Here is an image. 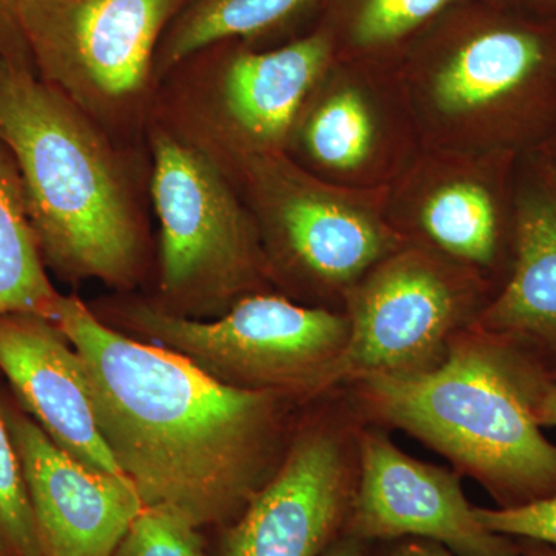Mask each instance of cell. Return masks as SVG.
Returning a JSON list of instances; mask_svg holds the SVG:
<instances>
[{
	"label": "cell",
	"mask_w": 556,
	"mask_h": 556,
	"mask_svg": "<svg viewBox=\"0 0 556 556\" xmlns=\"http://www.w3.org/2000/svg\"><path fill=\"white\" fill-rule=\"evenodd\" d=\"M54 325L78 351L102 438L144 507L199 529L230 525L277 470L287 396L225 386L61 295Z\"/></svg>",
	"instance_id": "6da1fadb"
},
{
	"label": "cell",
	"mask_w": 556,
	"mask_h": 556,
	"mask_svg": "<svg viewBox=\"0 0 556 556\" xmlns=\"http://www.w3.org/2000/svg\"><path fill=\"white\" fill-rule=\"evenodd\" d=\"M532 358L503 340L452 342L437 365L354 380L365 407L448 457L501 508L556 493V445L533 409Z\"/></svg>",
	"instance_id": "7a4b0ae2"
},
{
	"label": "cell",
	"mask_w": 556,
	"mask_h": 556,
	"mask_svg": "<svg viewBox=\"0 0 556 556\" xmlns=\"http://www.w3.org/2000/svg\"><path fill=\"white\" fill-rule=\"evenodd\" d=\"M0 141L20 174L42 258L68 280L127 288L139 230L109 149L78 105L27 65L0 58Z\"/></svg>",
	"instance_id": "3957f363"
},
{
	"label": "cell",
	"mask_w": 556,
	"mask_h": 556,
	"mask_svg": "<svg viewBox=\"0 0 556 556\" xmlns=\"http://www.w3.org/2000/svg\"><path fill=\"white\" fill-rule=\"evenodd\" d=\"M124 324L225 386L287 397L327 390L350 338V318L274 295H244L215 320L135 303Z\"/></svg>",
	"instance_id": "277c9868"
},
{
	"label": "cell",
	"mask_w": 556,
	"mask_h": 556,
	"mask_svg": "<svg viewBox=\"0 0 556 556\" xmlns=\"http://www.w3.org/2000/svg\"><path fill=\"white\" fill-rule=\"evenodd\" d=\"M152 152V199L161 226V306L192 318L226 313L260 269L247 217L228 182L200 150L159 130Z\"/></svg>",
	"instance_id": "5b68a950"
},
{
	"label": "cell",
	"mask_w": 556,
	"mask_h": 556,
	"mask_svg": "<svg viewBox=\"0 0 556 556\" xmlns=\"http://www.w3.org/2000/svg\"><path fill=\"white\" fill-rule=\"evenodd\" d=\"M186 0H22L17 22L42 80L79 109H109L148 83L156 40Z\"/></svg>",
	"instance_id": "8992f818"
},
{
	"label": "cell",
	"mask_w": 556,
	"mask_h": 556,
	"mask_svg": "<svg viewBox=\"0 0 556 556\" xmlns=\"http://www.w3.org/2000/svg\"><path fill=\"white\" fill-rule=\"evenodd\" d=\"M353 470L346 433L305 428L243 514L218 529L217 556H321L345 532Z\"/></svg>",
	"instance_id": "52a82bcc"
},
{
	"label": "cell",
	"mask_w": 556,
	"mask_h": 556,
	"mask_svg": "<svg viewBox=\"0 0 556 556\" xmlns=\"http://www.w3.org/2000/svg\"><path fill=\"white\" fill-rule=\"evenodd\" d=\"M357 457L356 493L343 535L371 544L426 538L457 556H521L518 540L479 521L456 473L420 463L375 431L358 439Z\"/></svg>",
	"instance_id": "ba28073f"
},
{
	"label": "cell",
	"mask_w": 556,
	"mask_h": 556,
	"mask_svg": "<svg viewBox=\"0 0 556 556\" xmlns=\"http://www.w3.org/2000/svg\"><path fill=\"white\" fill-rule=\"evenodd\" d=\"M457 318L455 291L431 263L408 254L383 263L357 291L350 338L328 388L433 367L447 353Z\"/></svg>",
	"instance_id": "9c48e42d"
},
{
	"label": "cell",
	"mask_w": 556,
	"mask_h": 556,
	"mask_svg": "<svg viewBox=\"0 0 556 556\" xmlns=\"http://www.w3.org/2000/svg\"><path fill=\"white\" fill-rule=\"evenodd\" d=\"M42 556H113L144 508L124 477L100 473L62 452L27 413L3 408Z\"/></svg>",
	"instance_id": "30bf717a"
},
{
	"label": "cell",
	"mask_w": 556,
	"mask_h": 556,
	"mask_svg": "<svg viewBox=\"0 0 556 556\" xmlns=\"http://www.w3.org/2000/svg\"><path fill=\"white\" fill-rule=\"evenodd\" d=\"M0 371L62 452L91 470L126 478L102 438L83 358L53 321L36 314L0 317Z\"/></svg>",
	"instance_id": "8fae6325"
},
{
	"label": "cell",
	"mask_w": 556,
	"mask_h": 556,
	"mask_svg": "<svg viewBox=\"0 0 556 556\" xmlns=\"http://www.w3.org/2000/svg\"><path fill=\"white\" fill-rule=\"evenodd\" d=\"M515 204L511 276L481 318L486 336L556 368V166L538 159Z\"/></svg>",
	"instance_id": "7c38bea8"
},
{
	"label": "cell",
	"mask_w": 556,
	"mask_h": 556,
	"mask_svg": "<svg viewBox=\"0 0 556 556\" xmlns=\"http://www.w3.org/2000/svg\"><path fill=\"white\" fill-rule=\"evenodd\" d=\"M328 53L327 39L313 36L230 61L219 87V108L229 129L258 148L278 144L327 64Z\"/></svg>",
	"instance_id": "4fadbf2b"
},
{
	"label": "cell",
	"mask_w": 556,
	"mask_h": 556,
	"mask_svg": "<svg viewBox=\"0 0 556 556\" xmlns=\"http://www.w3.org/2000/svg\"><path fill=\"white\" fill-rule=\"evenodd\" d=\"M287 182L278 192L277 229L305 273L325 283H348L386 254L387 236L361 212L320 190Z\"/></svg>",
	"instance_id": "5bb4252c"
},
{
	"label": "cell",
	"mask_w": 556,
	"mask_h": 556,
	"mask_svg": "<svg viewBox=\"0 0 556 556\" xmlns=\"http://www.w3.org/2000/svg\"><path fill=\"white\" fill-rule=\"evenodd\" d=\"M33 233L20 174L0 150V317L53 318L58 299Z\"/></svg>",
	"instance_id": "9a60e30c"
},
{
	"label": "cell",
	"mask_w": 556,
	"mask_h": 556,
	"mask_svg": "<svg viewBox=\"0 0 556 556\" xmlns=\"http://www.w3.org/2000/svg\"><path fill=\"white\" fill-rule=\"evenodd\" d=\"M309 0H195L164 46V67L188 60L218 40L248 38L294 16Z\"/></svg>",
	"instance_id": "2e32d148"
},
{
	"label": "cell",
	"mask_w": 556,
	"mask_h": 556,
	"mask_svg": "<svg viewBox=\"0 0 556 556\" xmlns=\"http://www.w3.org/2000/svg\"><path fill=\"white\" fill-rule=\"evenodd\" d=\"M422 225L448 254L490 265L500 241V215L489 190L477 182H452L427 200Z\"/></svg>",
	"instance_id": "e0dca14e"
},
{
	"label": "cell",
	"mask_w": 556,
	"mask_h": 556,
	"mask_svg": "<svg viewBox=\"0 0 556 556\" xmlns=\"http://www.w3.org/2000/svg\"><path fill=\"white\" fill-rule=\"evenodd\" d=\"M371 116L361 94L342 90L329 97L311 116L305 141L325 166L348 170L361 166L371 150Z\"/></svg>",
	"instance_id": "ac0fdd59"
},
{
	"label": "cell",
	"mask_w": 556,
	"mask_h": 556,
	"mask_svg": "<svg viewBox=\"0 0 556 556\" xmlns=\"http://www.w3.org/2000/svg\"><path fill=\"white\" fill-rule=\"evenodd\" d=\"M0 556H42L30 493L0 407Z\"/></svg>",
	"instance_id": "d6986e66"
},
{
	"label": "cell",
	"mask_w": 556,
	"mask_h": 556,
	"mask_svg": "<svg viewBox=\"0 0 556 556\" xmlns=\"http://www.w3.org/2000/svg\"><path fill=\"white\" fill-rule=\"evenodd\" d=\"M199 527L161 507H144L113 556H207Z\"/></svg>",
	"instance_id": "ffe728a7"
},
{
	"label": "cell",
	"mask_w": 556,
	"mask_h": 556,
	"mask_svg": "<svg viewBox=\"0 0 556 556\" xmlns=\"http://www.w3.org/2000/svg\"><path fill=\"white\" fill-rule=\"evenodd\" d=\"M450 0H365L356 20V38L365 46L390 42L444 9Z\"/></svg>",
	"instance_id": "44dd1931"
},
{
	"label": "cell",
	"mask_w": 556,
	"mask_h": 556,
	"mask_svg": "<svg viewBox=\"0 0 556 556\" xmlns=\"http://www.w3.org/2000/svg\"><path fill=\"white\" fill-rule=\"evenodd\" d=\"M475 514L497 535L536 541L556 548V493L519 507H475Z\"/></svg>",
	"instance_id": "7402d4cb"
},
{
	"label": "cell",
	"mask_w": 556,
	"mask_h": 556,
	"mask_svg": "<svg viewBox=\"0 0 556 556\" xmlns=\"http://www.w3.org/2000/svg\"><path fill=\"white\" fill-rule=\"evenodd\" d=\"M21 3L22 0H0V58L25 64L22 58L27 56L28 50L17 22Z\"/></svg>",
	"instance_id": "603a6c76"
},
{
	"label": "cell",
	"mask_w": 556,
	"mask_h": 556,
	"mask_svg": "<svg viewBox=\"0 0 556 556\" xmlns=\"http://www.w3.org/2000/svg\"><path fill=\"white\" fill-rule=\"evenodd\" d=\"M386 548L378 556H457L438 541L426 538H399V540L383 541Z\"/></svg>",
	"instance_id": "cb8c5ba5"
},
{
	"label": "cell",
	"mask_w": 556,
	"mask_h": 556,
	"mask_svg": "<svg viewBox=\"0 0 556 556\" xmlns=\"http://www.w3.org/2000/svg\"><path fill=\"white\" fill-rule=\"evenodd\" d=\"M533 409L541 427H556V380L547 375L538 379Z\"/></svg>",
	"instance_id": "d4e9b609"
},
{
	"label": "cell",
	"mask_w": 556,
	"mask_h": 556,
	"mask_svg": "<svg viewBox=\"0 0 556 556\" xmlns=\"http://www.w3.org/2000/svg\"><path fill=\"white\" fill-rule=\"evenodd\" d=\"M371 543L358 538L342 535L321 556H371Z\"/></svg>",
	"instance_id": "484cf974"
},
{
	"label": "cell",
	"mask_w": 556,
	"mask_h": 556,
	"mask_svg": "<svg viewBox=\"0 0 556 556\" xmlns=\"http://www.w3.org/2000/svg\"><path fill=\"white\" fill-rule=\"evenodd\" d=\"M521 556H556V548L536 541L518 540Z\"/></svg>",
	"instance_id": "4316f807"
},
{
	"label": "cell",
	"mask_w": 556,
	"mask_h": 556,
	"mask_svg": "<svg viewBox=\"0 0 556 556\" xmlns=\"http://www.w3.org/2000/svg\"><path fill=\"white\" fill-rule=\"evenodd\" d=\"M519 2L532 7V10H535L536 13L556 16V0H519Z\"/></svg>",
	"instance_id": "83f0119b"
},
{
	"label": "cell",
	"mask_w": 556,
	"mask_h": 556,
	"mask_svg": "<svg viewBox=\"0 0 556 556\" xmlns=\"http://www.w3.org/2000/svg\"><path fill=\"white\" fill-rule=\"evenodd\" d=\"M548 156H551V160L554 161V164L556 166V139L554 142H552V153Z\"/></svg>",
	"instance_id": "f1b7e54d"
}]
</instances>
